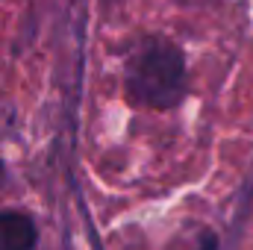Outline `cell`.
<instances>
[{
    "instance_id": "cell-5",
    "label": "cell",
    "mask_w": 253,
    "mask_h": 250,
    "mask_svg": "<svg viewBox=\"0 0 253 250\" xmlns=\"http://www.w3.org/2000/svg\"><path fill=\"white\" fill-rule=\"evenodd\" d=\"M103 3H118V0H103Z\"/></svg>"
},
{
    "instance_id": "cell-3",
    "label": "cell",
    "mask_w": 253,
    "mask_h": 250,
    "mask_svg": "<svg viewBox=\"0 0 253 250\" xmlns=\"http://www.w3.org/2000/svg\"><path fill=\"white\" fill-rule=\"evenodd\" d=\"M215 248H218V239H215L212 233H206V236H203V250H215Z\"/></svg>"
},
{
    "instance_id": "cell-4",
    "label": "cell",
    "mask_w": 253,
    "mask_h": 250,
    "mask_svg": "<svg viewBox=\"0 0 253 250\" xmlns=\"http://www.w3.org/2000/svg\"><path fill=\"white\" fill-rule=\"evenodd\" d=\"M3 180H6V162L0 159V183H3Z\"/></svg>"
},
{
    "instance_id": "cell-1",
    "label": "cell",
    "mask_w": 253,
    "mask_h": 250,
    "mask_svg": "<svg viewBox=\"0 0 253 250\" xmlns=\"http://www.w3.org/2000/svg\"><path fill=\"white\" fill-rule=\"evenodd\" d=\"M124 94L132 106L168 112L186 97V53L165 36H147L124 65Z\"/></svg>"
},
{
    "instance_id": "cell-2",
    "label": "cell",
    "mask_w": 253,
    "mask_h": 250,
    "mask_svg": "<svg viewBox=\"0 0 253 250\" xmlns=\"http://www.w3.org/2000/svg\"><path fill=\"white\" fill-rule=\"evenodd\" d=\"M39 224L30 212L0 209V250H36Z\"/></svg>"
}]
</instances>
